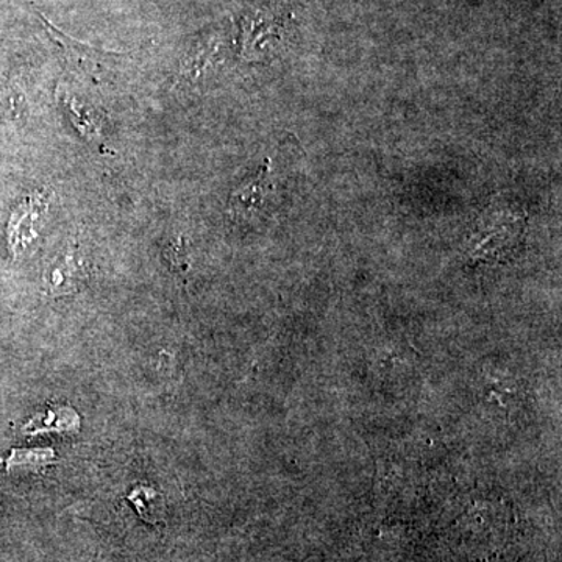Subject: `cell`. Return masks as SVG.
<instances>
[{"mask_svg": "<svg viewBox=\"0 0 562 562\" xmlns=\"http://www.w3.org/2000/svg\"><path fill=\"white\" fill-rule=\"evenodd\" d=\"M40 20L44 22L47 35L52 43L57 44L58 49L63 54V58L68 63L70 68L80 70V72L87 74V76L95 77L102 70L109 68V58L116 57L114 54H106V52H99L87 46V44L77 43L68 35L58 31L57 27L50 24L49 21L44 20L40 16Z\"/></svg>", "mask_w": 562, "mask_h": 562, "instance_id": "6da1fadb", "label": "cell"}, {"mask_svg": "<svg viewBox=\"0 0 562 562\" xmlns=\"http://www.w3.org/2000/svg\"><path fill=\"white\" fill-rule=\"evenodd\" d=\"M85 277L83 262L77 257L76 250L69 249L50 262L46 272V288L50 295L70 294L79 290Z\"/></svg>", "mask_w": 562, "mask_h": 562, "instance_id": "7a4b0ae2", "label": "cell"}, {"mask_svg": "<svg viewBox=\"0 0 562 562\" xmlns=\"http://www.w3.org/2000/svg\"><path fill=\"white\" fill-rule=\"evenodd\" d=\"M40 203L35 199L22 202L11 214L9 228V247L13 257H20L36 238L35 222L40 217Z\"/></svg>", "mask_w": 562, "mask_h": 562, "instance_id": "3957f363", "label": "cell"}, {"mask_svg": "<svg viewBox=\"0 0 562 562\" xmlns=\"http://www.w3.org/2000/svg\"><path fill=\"white\" fill-rule=\"evenodd\" d=\"M128 501L138 509L139 516L146 522L157 524L162 519V505L158 501L157 492L147 490V487H138L132 492Z\"/></svg>", "mask_w": 562, "mask_h": 562, "instance_id": "277c9868", "label": "cell"}]
</instances>
